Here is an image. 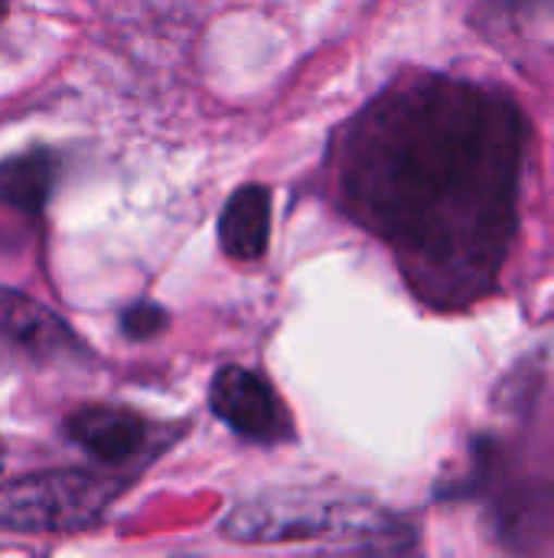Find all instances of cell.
I'll list each match as a JSON object with an SVG mask.
<instances>
[{"mask_svg":"<svg viewBox=\"0 0 554 558\" xmlns=\"http://www.w3.org/2000/svg\"><path fill=\"white\" fill-rule=\"evenodd\" d=\"M526 128L513 101L434 78L376 108L356 193L441 301L490 288L516 229Z\"/></svg>","mask_w":554,"mask_h":558,"instance_id":"6da1fadb","label":"cell"},{"mask_svg":"<svg viewBox=\"0 0 554 558\" xmlns=\"http://www.w3.org/2000/svg\"><path fill=\"white\" fill-rule=\"evenodd\" d=\"M121 484L85 471H46L0 490V530L65 533L91 526L118 497Z\"/></svg>","mask_w":554,"mask_h":558,"instance_id":"7a4b0ae2","label":"cell"},{"mask_svg":"<svg viewBox=\"0 0 554 558\" xmlns=\"http://www.w3.org/2000/svg\"><path fill=\"white\" fill-rule=\"evenodd\" d=\"M340 530L330 507L304 497H261L225 520V536L242 543H304Z\"/></svg>","mask_w":554,"mask_h":558,"instance_id":"3957f363","label":"cell"},{"mask_svg":"<svg viewBox=\"0 0 554 558\" xmlns=\"http://www.w3.org/2000/svg\"><path fill=\"white\" fill-rule=\"evenodd\" d=\"M212 412L242 438L278 441L287 435L284 412L271 386L245 366H222L209 389Z\"/></svg>","mask_w":554,"mask_h":558,"instance_id":"277c9868","label":"cell"},{"mask_svg":"<svg viewBox=\"0 0 554 558\" xmlns=\"http://www.w3.org/2000/svg\"><path fill=\"white\" fill-rule=\"evenodd\" d=\"M0 337L29 356H59L75 347V337L49 307L10 288H0Z\"/></svg>","mask_w":554,"mask_h":558,"instance_id":"5b68a950","label":"cell"},{"mask_svg":"<svg viewBox=\"0 0 554 558\" xmlns=\"http://www.w3.org/2000/svg\"><path fill=\"white\" fill-rule=\"evenodd\" d=\"M65 428L75 445H82L88 454H95L104 464H121L134 458V451L144 445V435H147V425L134 412L114 409V405L78 409Z\"/></svg>","mask_w":554,"mask_h":558,"instance_id":"8992f818","label":"cell"},{"mask_svg":"<svg viewBox=\"0 0 554 558\" xmlns=\"http://www.w3.org/2000/svg\"><path fill=\"white\" fill-rule=\"evenodd\" d=\"M268 232H271V193L258 183L232 193L219 219V242L225 255L235 262L261 258L268 248Z\"/></svg>","mask_w":554,"mask_h":558,"instance_id":"52a82bcc","label":"cell"},{"mask_svg":"<svg viewBox=\"0 0 554 558\" xmlns=\"http://www.w3.org/2000/svg\"><path fill=\"white\" fill-rule=\"evenodd\" d=\"M56 163L46 150L16 154L0 163V203L16 213H39L52 193Z\"/></svg>","mask_w":554,"mask_h":558,"instance_id":"ba28073f","label":"cell"},{"mask_svg":"<svg viewBox=\"0 0 554 558\" xmlns=\"http://www.w3.org/2000/svg\"><path fill=\"white\" fill-rule=\"evenodd\" d=\"M121 330L131 337V340H150L157 337L160 330H167V311L157 307V304H134L121 314Z\"/></svg>","mask_w":554,"mask_h":558,"instance_id":"9c48e42d","label":"cell"},{"mask_svg":"<svg viewBox=\"0 0 554 558\" xmlns=\"http://www.w3.org/2000/svg\"><path fill=\"white\" fill-rule=\"evenodd\" d=\"M0 471H3V445H0Z\"/></svg>","mask_w":554,"mask_h":558,"instance_id":"30bf717a","label":"cell"}]
</instances>
